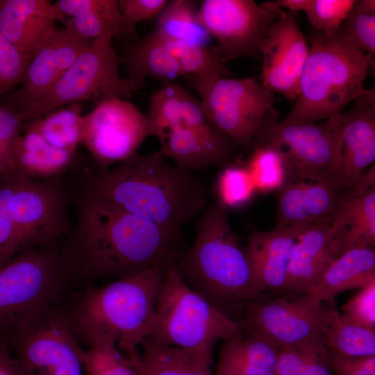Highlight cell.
Returning a JSON list of instances; mask_svg holds the SVG:
<instances>
[{"mask_svg":"<svg viewBox=\"0 0 375 375\" xmlns=\"http://www.w3.org/2000/svg\"><path fill=\"white\" fill-rule=\"evenodd\" d=\"M58 249L69 281L84 283L174 264L189 248L181 233L124 210L85 184L75 225Z\"/></svg>","mask_w":375,"mask_h":375,"instance_id":"cell-1","label":"cell"},{"mask_svg":"<svg viewBox=\"0 0 375 375\" xmlns=\"http://www.w3.org/2000/svg\"><path fill=\"white\" fill-rule=\"evenodd\" d=\"M85 184L124 210L178 233L208 200L193 171L169 165L160 151L137 152L113 167L89 170Z\"/></svg>","mask_w":375,"mask_h":375,"instance_id":"cell-2","label":"cell"},{"mask_svg":"<svg viewBox=\"0 0 375 375\" xmlns=\"http://www.w3.org/2000/svg\"><path fill=\"white\" fill-rule=\"evenodd\" d=\"M227 212L217 201L206 208L197 222L192 247L174 266L192 290L238 322L237 315L242 318L246 306L257 296L245 247L233 232Z\"/></svg>","mask_w":375,"mask_h":375,"instance_id":"cell-3","label":"cell"},{"mask_svg":"<svg viewBox=\"0 0 375 375\" xmlns=\"http://www.w3.org/2000/svg\"><path fill=\"white\" fill-rule=\"evenodd\" d=\"M169 265H157L100 288L89 284L67 310L75 335L85 342L105 338L126 357L138 355Z\"/></svg>","mask_w":375,"mask_h":375,"instance_id":"cell-4","label":"cell"},{"mask_svg":"<svg viewBox=\"0 0 375 375\" xmlns=\"http://www.w3.org/2000/svg\"><path fill=\"white\" fill-rule=\"evenodd\" d=\"M374 60L354 49L339 31L329 37L314 31L294 105L281 121L315 123L341 114L359 97L375 95L374 88L364 87Z\"/></svg>","mask_w":375,"mask_h":375,"instance_id":"cell-5","label":"cell"},{"mask_svg":"<svg viewBox=\"0 0 375 375\" xmlns=\"http://www.w3.org/2000/svg\"><path fill=\"white\" fill-rule=\"evenodd\" d=\"M69 279L58 249L24 251L0 268V337L38 323L60 307Z\"/></svg>","mask_w":375,"mask_h":375,"instance_id":"cell-6","label":"cell"},{"mask_svg":"<svg viewBox=\"0 0 375 375\" xmlns=\"http://www.w3.org/2000/svg\"><path fill=\"white\" fill-rule=\"evenodd\" d=\"M237 322L192 290L174 264L168 266L159 289L146 338L212 357L214 345L240 333Z\"/></svg>","mask_w":375,"mask_h":375,"instance_id":"cell-7","label":"cell"},{"mask_svg":"<svg viewBox=\"0 0 375 375\" xmlns=\"http://www.w3.org/2000/svg\"><path fill=\"white\" fill-rule=\"evenodd\" d=\"M112 40L110 33L92 40L45 94L17 108L25 122L69 104L90 101L97 105L112 98L129 100L133 91L120 74Z\"/></svg>","mask_w":375,"mask_h":375,"instance_id":"cell-8","label":"cell"},{"mask_svg":"<svg viewBox=\"0 0 375 375\" xmlns=\"http://www.w3.org/2000/svg\"><path fill=\"white\" fill-rule=\"evenodd\" d=\"M187 85L199 95L208 123L244 147L253 139L277 101L253 77L187 75Z\"/></svg>","mask_w":375,"mask_h":375,"instance_id":"cell-9","label":"cell"},{"mask_svg":"<svg viewBox=\"0 0 375 375\" xmlns=\"http://www.w3.org/2000/svg\"><path fill=\"white\" fill-rule=\"evenodd\" d=\"M331 306L307 293L274 299L258 295L246 306L240 331L260 335L278 349L325 351L322 326Z\"/></svg>","mask_w":375,"mask_h":375,"instance_id":"cell-10","label":"cell"},{"mask_svg":"<svg viewBox=\"0 0 375 375\" xmlns=\"http://www.w3.org/2000/svg\"><path fill=\"white\" fill-rule=\"evenodd\" d=\"M274 110L253 139L255 145H271L285 153L288 167L322 173L335 181L341 165L342 113L320 123L286 124Z\"/></svg>","mask_w":375,"mask_h":375,"instance_id":"cell-11","label":"cell"},{"mask_svg":"<svg viewBox=\"0 0 375 375\" xmlns=\"http://www.w3.org/2000/svg\"><path fill=\"white\" fill-rule=\"evenodd\" d=\"M13 186L12 213L21 251L58 247L73 226L67 193L58 177L38 180L19 174Z\"/></svg>","mask_w":375,"mask_h":375,"instance_id":"cell-12","label":"cell"},{"mask_svg":"<svg viewBox=\"0 0 375 375\" xmlns=\"http://www.w3.org/2000/svg\"><path fill=\"white\" fill-rule=\"evenodd\" d=\"M281 10L274 1L258 4L253 0H203L197 18L216 41L212 49L225 63L258 56L266 29Z\"/></svg>","mask_w":375,"mask_h":375,"instance_id":"cell-13","label":"cell"},{"mask_svg":"<svg viewBox=\"0 0 375 375\" xmlns=\"http://www.w3.org/2000/svg\"><path fill=\"white\" fill-rule=\"evenodd\" d=\"M81 140L97 169H107L138 152L151 137L145 115L129 100L101 101L81 119Z\"/></svg>","mask_w":375,"mask_h":375,"instance_id":"cell-14","label":"cell"},{"mask_svg":"<svg viewBox=\"0 0 375 375\" xmlns=\"http://www.w3.org/2000/svg\"><path fill=\"white\" fill-rule=\"evenodd\" d=\"M7 342L22 375H83L81 347L61 306Z\"/></svg>","mask_w":375,"mask_h":375,"instance_id":"cell-15","label":"cell"},{"mask_svg":"<svg viewBox=\"0 0 375 375\" xmlns=\"http://www.w3.org/2000/svg\"><path fill=\"white\" fill-rule=\"evenodd\" d=\"M308 51L296 13L281 10L267 28L260 47L262 86L295 101Z\"/></svg>","mask_w":375,"mask_h":375,"instance_id":"cell-16","label":"cell"},{"mask_svg":"<svg viewBox=\"0 0 375 375\" xmlns=\"http://www.w3.org/2000/svg\"><path fill=\"white\" fill-rule=\"evenodd\" d=\"M277 193V226L308 227L334 220L338 193L335 181L313 171L289 167Z\"/></svg>","mask_w":375,"mask_h":375,"instance_id":"cell-17","label":"cell"},{"mask_svg":"<svg viewBox=\"0 0 375 375\" xmlns=\"http://www.w3.org/2000/svg\"><path fill=\"white\" fill-rule=\"evenodd\" d=\"M92 41L56 28L31 58L21 87L0 98V104L16 109L45 94Z\"/></svg>","mask_w":375,"mask_h":375,"instance_id":"cell-18","label":"cell"},{"mask_svg":"<svg viewBox=\"0 0 375 375\" xmlns=\"http://www.w3.org/2000/svg\"><path fill=\"white\" fill-rule=\"evenodd\" d=\"M351 109L342 112L341 165L335 189L353 188L375 160V95L353 101Z\"/></svg>","mask_w":375,"mask_h":375,"instance_id":"cell-19","label":"cell"},{"mask_svg":"<svg viewBox=\"0 0 375 375\" xmlns=\"http://www.w3.org/2000/svg\"><path fill=\"white\" fill-rule=\"evenodd\" d=\"M341 250L332 223L306 227L297 236L290 252L282 291L307 292Z\"/></svg>","mask_w":375,"mask_h":375,"instance_id":"cell-20","label":"cell"},{"mask_svg":"<svg viewBox=\"0 0 375 375\" xmlns=\"http://www.w3.org/2000/svg\"><path fill=\"white\" fill-rule=\"evenodd\" d=\"M306 228L276 226L249 236L245 251L256 296L267 290H282L292 246Z\"/></svg>","mask_w":375,"mask_h":375,"instance_id":"cell-21","label":"cell"},{"mask_svg":"<svg viewBox=\"0 0 375 375\" xmlns=\"http://www.w3.org/2000/svg\"><path fill=\"white\" fill-rule=\"evenodd\" d=\"M49 0H0V33L31 58L56 28Z\"/></svg>","mask_w":375,"mask_h":375,"instance_id":"cell-22","label":"cell"},{"mask_svg":"<svg viewBox=\"0 0 375 375\" xmlns=\"http://www.w3.org/2000/svg\"><path fill=\"white\" fill-rule=\"evenodd\" d=\"M159 142V151L164 157L191 171L224 164L236 144L210 124L172 129L164 134Z\"/></svg>","mask_w":375,"mask_h":375,"instance_id":"cell-23","label":"cell"},{"mask_svg":"<svg viewBox=\"0 0 375 375\" xmlns=\"http://www.w3.org/2000/svg\"><path fill=\"white\" fill-rule=\"evenodd\" d=\"M53 6L64 28L89 41L106 33L127 45L138 40L135 31L126 24L117 0H58Z\"/></svg>","mask_w":375,"mask_h":375,"instance_id":"cell-24","label":"cell"},{"mask_svg":"<svg viewBox=\"0 0 375 375\" xmlns=\"http://www.w3.org/2000/svg\"><path fill=\"white\" fill-rule=\"evenodd\" d=\"M119 60L126 69L132 91L144 86L148 78L165 84L184 76L169 41L155 30L126 45Z\"/></svg>","mask_w":375,"mask_h":375,"instance_id":"cell-25","label":"cell"},{"mask_svg":"<svg viewBox=\"0 0 375 375\" xmlns=\"http://www.w3.org/2000/svg\"><path fill=\"white\" fill-rule=\"evenodd\" d=\"M375 283L374 247L347 250L335 258L306 293L314 299L334 306L340 293Z\"/></svg>","mask_w":375,"mask_h":375,"instance_id":"cell-26","label":"cell"},{"mask_svg":"<svg viewBox=\"0 0 375 375\" xmlns=\"http://www.w3.org/2000/svg\"><path fill=\"white\" fill-rule=\"evenodd\" d=\"M145 115L151 136L158 140L176 128L209 124L199 99L174 82L163 84L152 94Z\"/></svg>","mask_w":375,"mask_h":375,"instance_id":"cell-27","label":"cell"},{"mask_svg":"<svg viewBox=\"0 0 375 375\" xmlns=\"http://www.w3.org/2000/svg\"><path fill=\"white\" fill-rule=\"evenodd\" d=\"M278 352L262 336L240 331L223 341L215 375H276Z\"/></svg>","mask_w":375,"mask_h":375,"instance_id":"cell-28","label":"cell"},{"mask_svg":"<svg viewBox=\"0 0 375 375\" xmlns=\"http://www.w3.org/2000/svg\"><path fill=\"white\" fill-rule=\"evenodd\" d=\"M333 226L341 253L375 244V187L360 194H338Z\"/></svg>","mask_w":375,"mask_h":375,"instance_id":"cell-29","label":"cell"},{"mask_svg":"<svg viewBox=\"0 0 375 375\" xmlns=\"http://www.w3.org/2000/svg\"><path fill=\"white\" fill-rule=\"evenodd\" d=\"M140 347L142 353L126 358L141 375H214L212 357L160 345L149 338L143 340Z\"/></svg>","mask_w":375,"mask_h":375,"instance_id":"cell-30","label":"cell"},{"mask_svg":"<svg viewBox=\"0 0 375 375\" xmlns=\"http://www.w3.org/2000/svg\"><path fill=\"white\" fill-rule=\"evenodd\" d=\"M76 151L56 148L35 131L22 130L15 151L19 174L46 180L58 178L72 164Z\"/></svg>","mask_w":375,"mask_h":375,"instance_id":"cell-31","label":"cell"},{"mask_svg":"<svg viewBox=\"0 0 375 375\" xmlns=\"http://www.w3.org/2000/svg\"><path fill=\"white\" fill-rule=\"evenodd\" d=\"M322 336L326 349L352 357L375 356V328L353 324L331 306L324 319Z\"/></svg>","mask_w":375,"mask_h":375,"instance_id":"cell-32","label":"cell"},{"mask_svg":"<svg viewBox=\"0 0 375 375\" xmlns=\"http://www.w3.org/2000/svg\"><path fill=\"white\" fill-rule=\"evenodd\" d=\"M197 10L195 1H168L154 30L168 41L209 47L211 37L199 22Z\"/></svg>","mask_w":375,"mask_h":375,"instance_id":"cell-33","label":"cell"},{"mask_svg":"<svg viewBox=\"0 0 375 375\" xmlns=\"http://www.w3.org/2000/svg\"><path fill=\"white\" fill-rule=\"evenodd\" d=\"M83 115L81 103L69 104L24 122L22 130L36 131L56 148L76 151L81 144Z\"/></svg>","mask_w":375,"mask_h":375,"instance_id":"cell-34","label":"cell"},{"mask_svg":"<svg viewBox=\"0 0 375 375\" xmlns=\"http://www.w3.org/2000/svg\"><path fill=\"white\" fill-rule=\"evenodd\" d=\"M245 166L256 191H278L285 183L289 167L285 153L271 145H255Z\"/></svg>","mask_w":375,"mask_h":375,"instance_id":"cell-35","label":"cell"},{"mask_svg":"<svg viewBox=\"0 0 375 375\" xmlns=\"http://www.w3.org/2000/svg\"><path fill=\"white\" fill-rule=\"evenodd\" d=\"M86 342L88 347L81 348L80 357L87 375H141L114 341L95 338Z\"/></svg>","mask_w":375,"mask_h":375,"instance_id":"cell-36","label":"cell"},{"mask_svg":"<svg viewBox=\"0 0 375 375\" xmlns=\"http://www.w3.org/2000/svg\"><path fill=\"white\" fill-rule=\"evenodd\" d=\"M169 42L184 76L220 75L233 77L231 72L215 53L212 47H203L178 42L169 41Z\"/></svg>","mask_w":375,"mask_h":375,"instance_id":"cell-37","label":"cell"},{"mask_svg":"<svg viewBox=\"0 0 375 375\" xmlns=\"http://www.w3.org/2000/svg\"><path fill=\"white\" fill-rule=\"evenodd\" d=\"M217 201L228 208H237L249 203L256 191L246 167L228 165L220 172L215 182Z\"/></svg>","mask_w":375,"mask_h":375,"instance_id":"cell-38","label":"cell"},{"mask_svg":"<svg viewBox=\"0 0 375 375\" xmlns=\"http://www.w3.org/2000/svg\"><path fill=\"white\" fill-rule=\"evenodd\" d=\"M24 122L18 110L0 104V181L19 175L15 163V151Z\"/></svg>","mask_w":375,"mask_h":375,"instance_id":"cell-39","label":"cell"},{"mask_svg":"<svg viewBox=\"0 0 375 375\" xmlns=\"http://www.w3.org/2000/svg\"><path fill=\"white\" fill-rule=\"evenodd\" d=\"M276 375H332L325 351L278 349Z\"/></svg>","mask_w":375,"mask_h":375,"instance_id":"cell-40","label":"cell"},{"mask_svg":"<svg viewBox=\"0 0 375 375\" xmlns=\"http://www.w3.org/2000/svg\"><path fill=\"white\" fill-rule=\"evenodd\" d=\"M355 0H310L305 11L315 31L335 35L349 15Z\"/></svg>","mask_w":375,"mask_h":375,"instance_id":"cell-41","label":"cell"},{"mask_svg":"<svg viewBox=\"0 0 375 375\" xmlns=\"http://www.w3.org/2000/svg\"><path fill=\"white\" fill-rule=\"evenodd\" d=\"M14 178L0 181V268L22 253L12 213Z\"/></svg>","mask_w":375,"mask_h":375,"instance_id":"cell-42","label":"cell"},{"mask_svg":"<svg viewBox=\"0 0 375 375\" xmlns=\"http://www.w3.org/2000/svg\"><path fill=\"white\" fill-rule=\"evenodd\" d=\"M30 60L0 33V98L23 83Z\"/></svg>","mask_w":375,"mask_h":375,"instance_id":"cell-43","label":"cell"},{"mask_svg":"<svg viewBox=\"0 0 375 375\" xmlns=\"http://www.w3.org/2000/svg\"><path fill=\"white\" fill-rule=\"evenodd\" d=\"M339 32L357 51L374 58L375 15L361 14L351 10Z\"/></svg>","mask_w":375,"mask_h":375,"instance_id":"cell-44","label":"cell"},{"mask_svg":"<svg viewBox=\"0 0 375 375\" xmlns=\"http://www.w3.org/2000/svg\"><path fill=\"white\" fill-rule=\"evenodd\" d=\"M340 313L353 324L375 328V283L358 289L343 305Z\"/></svg>","mask_w":375,"mask_h":375,"instance_id":"cell-45","label":"cell"},{"mask_svg":"<svg viewBox=\"0 0 375 375\" xmlns=\"http://www.w3.org/2000/svg\"><path fill=\"white\" fill-rule=\"evenodd\" d=\"M167 0H121L119 6L128 28L135 31L137 24L158 17Z\"/></svg>","mask_w":375,"mask_h":375,"instance_id":"cell-46","label":"cell"},{"mask_svg":"<svg viewBox=\"0 0 375 375\" xmlns=\"http://www.w3.org/2000/svg\"><path fill=\"white\" fill-rule=\"evenodd\" d=\"M332 375H375V356L352 357L327 350Z\"/></svg>","mask_w":375,"mask_h":375,"instance_id":"cell-47","label":"cell"},{"mask_svg":"<svg viewBox=\"0 0 375 375\" xmlns=\"http://www.w3.org/2000/svg\"><path fill=\"white\" fill-rule=\"evenodd\" d=\"M0 375H22L15 356L6 339L0 337Z\"/></svg>","mask_w":375,"mask_h":375,"instance_id":"cell-48","label":"cell"},{"mask_svg":"<svg viewBox=\"0 0 375 375\" xmlns=\"http://www.w3.org/2000/svg\"><path fill=\"white\" fill-rule=\"evenodd\" d=\"M274 2L277 7L287 8L289 12L297 14L299 11L305 12L310 0H276Z\"/></svg>","mask_w":375,"mask_h":375,"instance_id":"cell-49","label":"cell"},{"mask_svg":"<svg viewBox=\"0 0 375 375\" xmlns=\"http://www.w3.org/2000/svg\"><path fill=\"white\" fill-rule=\"evenodd\" d=\"M351 10L361 14L375 15L374 0H357L354 1Z\"/></svg>","mask_w":375,"mask_h":375,"instance_id":"cell-50","label":"cell"}]
</instances>
